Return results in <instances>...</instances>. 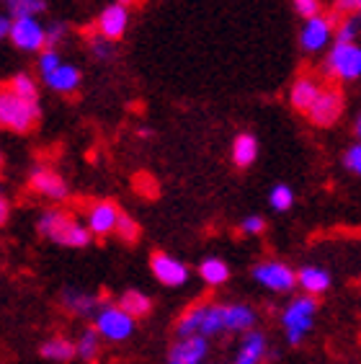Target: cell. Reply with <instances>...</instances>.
<instances>
[{"label":"cell","instance_id":"20","mask_svg":"<svg viewBox=\"0 0 361 364\" xmlns=\"http://www.w3.org/2000/svg\"><path fill=\"white\" fill-rule=\"evenodd\" d=\"M297 282L302 284V289H305V292L313 297V294L328 292V287H330V274H328L325 269L305 267L302 272L297 274Z\"/></svg>","mask_w":361,"mask_h":364},{"label":"cell","instance_id":"30","mask_svg":"<svg viewBox=\"0 0 361 364\" xmlns=\"http://www.w3.org/2000/svg\"><path fill=\"white\" fill-rule=\"evenodd\" d=\"M98 341H101V336H98L96 331H85L83 336H80V341H77V346H75V354H80L83 359H96Z\"/></svg>","mask_w":361,"mask_h":364},{"label":"cell","instance_id":"21","mask_svg":"<svg viewBox=\"0 0 361 364\" xmlns=\"http://www.w3.org/2000/svg\"><path fill=\"white\" fill-rule=\"evenodd\" d=\"M320 88L315 80H310V77H302V80H297L292 88V93H289V98H292V106L297 109V112H310V106L315 104V98L320 96Z\"/></svg>","mask_w":361,"mask_h":364},{"label":"cell","instance_id":"17","mask_svg":"<svg viewBox=\"0 0 361 364\" xmlns=\"http://www.w3.org/2000/svg\"><path fill=\"white\" fill-rule=\"evenodd\" d=\"M256 323V310L248 308V305H227L225 308V331H232V333H248Z\"/></svg>","mask_w":361,"mask_h":364},{"label":"cell","instance_id":"11","mask_svg":"<svg viewBox=\"0 0 361 364\" xmlns=\"http://www.w3.org/2000/svg\"><path fill=\"white\" fill-rule=\"evenodd\" d=\"M28 186L36 194L49 196V199H65L68 196V183L63 181V176L55 173L52 168H36L28 178Z\"/></svg>","mask_w":361,"mask_h":364},{"label":"cell","instance_id":"31","mask_svg":"<svg viewBox=\"0 0 361 364\" xmlns=\"http://www.w3.org/2000/svg\"><path fill=\"white\" fill-rule=\"evenodd\" d=\"M269 199H271V207H274L276 212H286L294 204V191L281 183V186H274Z\"/></svg>","mask_w":361,"mask_h":364},{"label":"cell","instance_id":"2","mask_svg":"<svg viewBox=\"0 0 361 364\" xmlns=\"http://www.w3.org/2000/svg\"><path fill=\"white\" fill-rule=\"evenodd\" d=\"M42 117V109L36 101H26L11 93L8 88L0 91V127L14 132H31Z\"/></svg>","mask_w":361,"mask_h":364},{"label":"cell","instance_id":"43","mask_svg":"<svg viewBox=\"0 0 361 364\" xmlns=\"http://www.w3.org/2000/svg\"><path fill=\"white\" fill-rule=\"evenodd\" d=\"M0 166H3V155H0Z\"/></svg>","mask_w":361,"mask_h":364},{"label":"cell","instance_id":"35","mask_svg":"<svg viewBox=\"0 0 361 364\" xmlns=\"http://www.w3.org/2000/svg\"><path fill=\"white\" fill-rule=\"evenodd\" d=\"M343 163H346V168L351 171V173L359 176V171H361V147H359V145L348 147V150H346V158H343Z\"/></svg>","mask_w":361,"mask_h":364},{"label":"cell","instance_id":"18","mask_svg":"<svg viewBox=\"0 0 361 364\" xmlns=\"http://www.w3.org/2000/svg\"><path fill=\"white\" fill-rule=\"evenodd\" d=\"M63 302L65 308L75 316H96L98 310V297H93L85 289H65L63 292Z\"/></svg>","mask_w":361,"mask_h":364},{"label":"cell","instance_id":"22","mask_svg":"<svg viewBox=\"0 0 361 364\" xmlns=\"http://www.w3.org/2000/svg\"><path fill=\"white\" fill-rule=\"evenodd\" d=\"M119 310H124L126 316L132 318H145L150 310H153V302H150V297L142 292H137V289H129V292L122 294V300H119L117 305Z\"/></svg>","mask_w":361,"mask_h":364},{"label":"cell","instance_id":"19","mask_svg":"<svg viewBox=\"0 0 361 364\" xmlns=\"http://www.w3.org/2000/svg\"><path fill=\"white\" fill-rule=\"evenodd\" d=\"M47 85L52 91H60V93H72L80 85V70H77L75 65H60L55 73H49L47 77Z\"/></svg>","mask_w":361,"mask_h":364},{"label":"cell","instance_id":"16","mask_svg":"<svg viewBox=\"0 0 361 364\" xmlns=\"http://www.w3.org/2000/svg\"><path fill=\"white\" fill-rule=\"evenodd\" d=\"M207 308H209V302L199 300V302H194L191 308L183 310V316H180L178 323H176V333H178V338L199 336V328H202V321H204Z\"/></svg>","mask_w":361,"mask_h":364},{"label":"cell","instance_id":"6","mask_svg":"<svg viewBox=\"0 0 361 364\" xmlns=\"http://www.w3.org/2000/svg\"><path fill=\"white\" fill-rule=\"evenodd\" d=\"M253 277H256L258 284L274 289V292H289L297 282V274L292 269L281 264V261H264L253 269Z\"/></svg>","mask_w":361,"mask_h":364},{"label":"cell","instance_id":"5","mask_svg":"<svg viewBox=\"0 0 361 364\" xmlns=\"http://www.w3.org/2000/svg\"><path fill=\"white\" fill-rule=\"evenodd\" d=\"M328 77L340 80H356L361 73V49L356 44H335L325 63Z\"/></svg>","mask_w":361,"mask_h":364},{"label":"cell","instance_id":"28","mask_svg":"<svg viewBox=\"0 0 361 364\" xmlns=\"http://www.w3.org/2000/svg\"><path fill=\"white\" fill-rule=\"evenodd\" d=\"M8 91L16 93L18 98H26V101H36V104H39V88H36V83L26 75V73H18V75L11 80Z\"/></svg>","mask_w":361,"mask_h":364},{"label":"cell","instance_id":"29","mask_svg":"<svg viewBox=\"0 0 361 364\" xmlns=\"http://www.w3.org/2000/svg\"><path fill=\"white\" fill-rule=\"evenodd\" d=\"M114 232H117L124 243H134V240L139 238V225L134 223L129 215H122V212H119V220H117V228H114Z\"/></svg>","mask_w":361,"mask_h":364},{"label":"cell","instance_id":"36","mask_svg":"<svg viewBox=\"0 0 361 364\" xmlns=\"http://www.w3.org/2000/svg\"><path fill=\"white\" fill-rule=\"evenodd\" d=\"M240 230L245 232V235H258V232L266 230V220L258 218V215H253V218L243 220V225H240Z\"/></svg>","mask_w":361,"mask_h":364},{"label":"cell","instance_id":"41","mask_svg":"<svg viewBox=\"0 0 361 364\" xmlns=\"http://www.w3.org/2000/svg\"><path fill=\"white\" fill-rule=\"evenodd\" d=\"M8 26H11V21H8L6 16H0V39H6V34H8Z\"/></svg>","mask_w":361,"mask_h":364},{"label":"cell","instance_id":"1","mask_svg":"<svg viewBox=\"0 0 361 364\" xmlns=\"http://www.w3.org/2000/svg\"><path fill=\"white\" fill-rule=\"evenodd\" d=\"M39 232L44 238L55 240L60 245H68V248H85L90 243V232L85 225L77 223L72 215L60 210H49L39 220Z\"/></svg>","mask_w":361,"mask_h":364},{"label":"cell","instance_id":"32","mask_svg":"<svg viewBox=\"0 0 361 364\" xmlns=\"http://www.w3.org/2000/svg\"><path fill=\"white\" fill-rule=\"evenodd\" d=\"M356 31H359V18H340L335 39H338V44H354Z\"/></svg>","mask_w":361,"mask_h":364},{"label":"cell","instance_id":"3","mask_svg":"<svg viewBox=\"0 0 361 364\" xmlns=\"http://www.w3.org/2000/svg\"><path fill=\"white\" fill-rule=\"evenodd\" d=\"M315 313H318V300L315 297H297L294 302H289V308L284 310L281 323H284L286 338L292 343H299L305 338V333L313 328Z\"/></svg>","mask_w":361,"mask_h":364},{"label":"cell","instance_id":"40","mask_svg":"<svg viewBox=\"0 0 361 364\" xmlns=\"http://www.w3.org/2000/svg\"><path fill=\"white\" fill-rule=\"evenodd\" d=\"M8 218H11V204H8L6 196H0V228L8 223Z\"/></svg>","mask_w":361,"mask_h":364},{"label":"cell","instance_id":"14","mask_svg":"<svg viewBox=\"0 0 361 364\" xmlns=\"http://www.w3.org/2000/svg\"><path fill=\"white\" fill-rule=\"evenodd\" d=\"M126 21H129V14H126L124 6H109L101 14V18H98V28H101V34H104V39L109 42V39H119V36L126 31Z\"/></svg>","mask_w":361,"mask_h":364},{"label":"cell","instance_id":"27","mask_svg":"<svg viewBox=\"0 0 361 364\" xmlns=\"http://www.w3.org/2000/svg\"><path fill=\"white\" fill-rule=\"evenodd\" d=\"M6 3L14 18H34L36 14H42L47 8L44 0H6Z\"/></svg>","mask_w":361,"mask_h":364},{"label":"cell","instance_id":"12","mask_svg":"<svg viewBox=\"0 0 361 364\" xmlns=\"http://www.w3.org/2000/svg\"><path fill=\"white\" fill-rule=\"evenodd\" d=\"M119 220V210L114 202H98L88 212V232L93 235H109L114 232Z\"/></svg>","mask_w":361,"mask_h":364},{"label":"cell","instance_id":"39","mask_svg":"<svg viewBox=\"0 0 361 364\" xmlns=\"http://www.w3.org/2000/svg\"><path fill=\"white\" fill-rule=\"evenodd\" d=\"M93 55H96L98 60H109V57H112V44L106 42V39L93 42Z\"/></svg>","mask_w":361,"mask_h":364},{"label":"cell","instance_id":"34","mask_svg":"<svg viewBox=\"0 0 361 364\" xmlns=\"http://www.w3.org/2000/svg\"><path fill=\"white\" fill-rule=\"evenodd\" d=\"M294 8H297V14L302 18H315L320 14V0H294Z\"/></svg>","mask_w":361,"mask_h":364},{"label":"cell","instance_id":"7","mask_svg":"<svg viewBox=\"0 0 361 364\" xmlns=\"http://www.w3.org/2000/svg\"><path fill=\"white\" fill-rule=\"evenodd\" d=\"M310 119L318 127H330L333 122H338V117L343 114V93L335 88H325L320 91V96L315 98V104L310 106Z\"/></svg>","mask_w":361,"mask_h":364},{"label":"cell","instance_id":"37","mask_svg":"<svg viewBox=\"0 0 361 364\" xmlns=\"http://www.w3.org/2000/svg\"><path fill=\"white\" fill-rule=\"evenodd\" d=\"M63 34H65V26L63 23H52V26L44 31V44H47V49H52L55 47L60 39H63Z\"/></svg>","mask_w":361,"mask_h":364},{"label":"cell","instance_id":"23","mask_svg":"<svg viewBox=\"0 0 361 364\" xmlns=\"http://www.w3.org/2000/svg\"><path fill=\"white\" fill-rule=\"evenodd\" d=\"M258 155V142L253 134H240L235 140V145H232V161H235V166H240V168H248L250 163L256 161Z\"/></svg>","mask_w":361,"mask_h":364},{"label":"cell","instance_id":"25","mask_svg":"<svg viewBox=\"0 0 361 364\" xmlns=\"http://www.w3.org/2000/svg\"><path fill=\"white\" fill-rule=\"evenodd\" d=\"M199 274H202V279L207 282V284L217 287V284H225V282H227L230 267L225 264L222 259H217V256H212V259L202 261V267H199Z\"/></svg>","mask_w":361,"mask_h":364},{"label":"cell","instance_id":"33","mask_svg":"<svg viewBox=\"0 0 361 364\" xmlns=\"http://www.w3.org/2000/svg\"><path fill=\"white\" fill-rule=\"evenodd\" d=\"M60 65H63V63H60V55H57L55 49H44L42 60H39V70H42V75L47 77L49 73H55Z\"/></svg>","mask_w":361,"mask_h":364},{"label":"cell","instance_id":"9","mask_svg":"<svg viewBox=\"0 0 361 364\" xmlns=\"http://www.w3.org/2000/svg\"><path fill=\"white\" fill-rule=\"evenodd\" d=\"M8 34L16 47L26 52H36L44 47V28L39 26L36 18H14V23L8 26Z\"/></svg>","mask_w":361,"mask_h":364},{"label":"cell","instance_id":"24","mask_svg":"<svg viewBox=\"0 0 361 364\" xmlns=\"http://www.w3.org/2000/svg\"><path fill=\"white\" fill-rule=\"evenodd\" d=\"M225 308L227 305H212L209 302L207 313H204L202 328H199V336H217V333H225Z\"/></svg>","mask_w":361,"mask_h":364},{"label":"cell","instance_id":"13","mask_svg":"<svg viewBox=\"0 0 361 364\" xmlns=\"http://www.w3.org/2000/svg\"><path fill=\"white\" fill-rule=\"evenodd\" d=\"M330 31H333V26L328 23V18L315 16V18H310V21L305 23V28H302V47H305L307 52H318V49H323L330 42Z\"/></svg>","mask_w":361,"mask_h":364},{"label":"cell","instance_id":"8","mask_svg":"<svg viewBox=\"0 0 361 364\" xmlns=\"http://www.w3.org/2000/svg\"><path fill=\"white\" fill-rule=\"evenodd\" d=\"M150 269H153L155 279H158L160 284H166V287H180V284L188 279V269L183 267L178 259L168 256V253H160V251L153 253Z\"/></svg>","mask_w":361,"mask_h":364},{"label":"cell","instance_id":"4","mask_svg":"<svg viewBox=\"0 0 361 364\" xmlns=\"http://www.w3.org/2000/svg\"><path fill=\"white\" fill-rule=\"evenodd\" d=\"M134 321L117 305H104L96 310V333L109 341H124L132 336Z\"/></svg>","mask_w":361,"mask_h":364},{"label":"cell","instance_id":"26","mask_svg":"<svg viewBox=\"0 0 361 364\" xmlns=\"http://www.w3.org/2000/svg\"><path fill=\"white\" fill-rule=\"evenodd\" d=\"M42 357L52 359V362H70L75 357V343L68 338H52L42 346Z\"/></svg>","mask_w":361,"mask_h":364},{"label":"cell","instance_id":"38","mask_svg":"<svg viewBox=\"0 0 361 364\" xmlns=\"http://www.w3.org/2000/svg\"><path fill=\"white\" fill-rule=\"evenodd\" d=\"M359 8H361V0H335V11H338V14L356 16Z\"/></svg>","mask_w":361,"mask_h":364},{"label":"cell","instance_id":"15","mask_svg":"<svg viewBox=\"0 0 361 364\" xmlns=\"http://www.w3.org/2000/svg\"><path fill=\"white\" fill-rule=\"evenodd\" d=\"M266 362V336L258 331H248L243 346L237 351L235 364H264Z\"/></svg>","mask_w":361,"mask_h":364},{"label":"cell","instance_id":"10","mask_svg":"<svg viewBox=\"0 0 361 364\" xmlns=\"http://www.w3.org/2000/svg\"><path fill=\"white\" fill-rule=\"evenodd\" d=\"M207 359V338L204 336H186L171 346L168 364H204Z\"/></svg>","mask_w":361,"mask_h":364},{"label":"cell","instance_id":"42","mask_svg":"<svg viewBox=\"0 0 361 364\" xmlns=\"http://www.w3.org/2000/svg\"><path fill=\"white\" fill-rule=\"evenodd\" d=\"M124 3H132V0H119V6H124Z\"/></svg>","mask_w":361,"mask_h":364}]
</instances>
